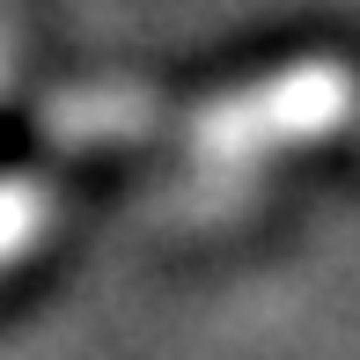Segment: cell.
<instances>
[{"label":"cell","instance_id":"6da1fadb","mask_svg":"<svg viewBox=\"0 0 360 360\" xmlns=\"http://www.w3.org/2000/svg\"><path fill=\"white\" fill-rule=\"evenodd\" d=\"M353 110H360V81L346 59H287V67L199 103L184 118V147L199 162H272L353 125Z\"/></svg>","mask_w":360,"mask_h":360},{"label":"cell","instance_id":"7a4b0ae2","mask_svg":"<svg viewBox=\"0 0 360 360\" xmlns=\"http://www.w3.org/2000/svg\"><path fill=\"white\" fill-rule=\"evenodd\" d=\"M162 125H169V103H162V89H140V81H81V89H59L44 103V133L59 147L147 140Z\"/></svg>","mask_w":360,"mask_h":360},{"label":"cell","instance_id":"3957f363","mask_svg":"<svg viewBox=\"0 0 360 360\" xmlns=\"http://www.w3.org/2000/svg\"><path fill=\"white\" fill-rule=\"evenodd\" d=\"M59 221V191L52 176H22V169H0V272L22 265Z\"/></svg>","mask_w":360,"mask_h":360},{"label":"cell","instance_id":"277c9868","mask_svg":"<svg viewBox=\"0 0 360 360\" xmlns=\"http://www.w3.org/2000/svg\"><path fill=\"white\" fill-rule=\"evenodd\" d=\"M0 81H8V30H0Z\"/></svg>","mask_w":360,"mask_h":360}]
</instances>
